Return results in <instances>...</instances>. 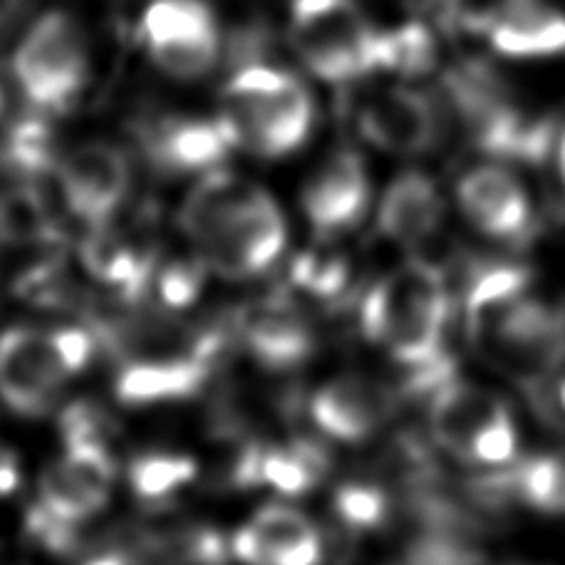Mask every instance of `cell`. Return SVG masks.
<instances>
[{
	"mask_svg": "<svg viewBox=\"0 0 565 565\" xmlns=\"http://www.w3.org/2000/svg\"><path fill=\"white\" fill-rule=\"evenodd\" d=\"M451 318L447 280L431 264L409 260L377 280L362 300L360 328L402 367H417L447 355L444 332Z\"/></svg>",
	"mask_w": 565,
	"mask_h": 565,
	"instance_id": "1",
	"label": "cell"
},
{
	"mask_svg": "<svg viewBox=\"0 0 565 565\" xmlns=\"http://www.w3.org/2000/svg\"><path fill=\"white\" fill-rule=\"evenodd\" d=\"M236 147L280 159L306 145L316 105L306 83L282 67L254 63L236 67L224 87V113Z\"/></svg>",
	"mask_w": 565,
	"mask_h": 565,
	"instance_id": "2",
	"label": "cell"
},
{
	"mask_svg": "<svg viewBox=\"0 0 565 565\" xmlns=\"http://www.w3.org/2000/svg\"><path fill=\"white\" fill-rule=\"evenodd\" d=\"M288 40L322 83H358L377 70V30L355 0H292Z\"/></svg>",
	"mask_w": 565,
	"mask_h": 565,
	"instance_id": "3",
	"label": "cell"
},
{
	"mask_svg": "<svg viewBox=\"0 0 565 565\" xmlns=\"http://www.w3.org/2000/svg\"><path fill=\"white\" fill-rule=\"evenodd\" d=\"M89 60L83 30L73 15L50 10L28 30L13 55V75L40 113H65L87 85Z\"/></svg>",
	"mask_w": 565,
	"mask_h": 565,
	"instance_id": "4",
	"label": "cell"
},
{
	"mask_svg": "<svg viewBox=\"0 0 565 565\" xmlns=\"http://www.w3.org/2000/svg\"><path fill=\"white\" fill-rule=\"evenodd\" d=\"M483 342L513 377L536 390L565 362V306L523 296Z\"/></svg>",
	"mask_w": 565,
	"mask_h": 565,
	"instance_id": "5",
	"label": "cell"
},
{
	"mask_svg": "<svg viewBox=\"0 0 565 565\" xmlns=\"http://www.w3.org/2000/svg\"><path fill=\"white\" fill-rule=\"evenodd\" d=\"M73 375L55 330L13 328L0 335V399L18 415H45Z\"/></svg>",
	"mask_w": 565,
	"mask_h": 565,
	"instance_id": "6",
	"label": "cell"
},
{
	"mask_svg": "<svg viewBox=\"0 0 565 565\" xmlns=\"http://www.w3.org/2000/svg\"><path fill=\"white\" fill-rule=\"evenodd\" d=\"M282 246H286V221L276 199L254 186L224 221V226L201 246V254L206 266L214 268L221 278L244 280L264 274L280 256Z\"/></svg>",
	"mask_w": 565,
	"mask_h": 565,
	"instance_id": "7",
	"label": "cell"
},
{
	"mask_svg": "<svg viewBox=\"0 0 565 565\" xmlns=\"http://www.w3.org/2000/svg\"><path fill=\"white\" fill-rule=\"evenodd\" d=\"M115 483L107 441H67L65 454L40 479V509L65 523H79L105 507Z\"/></svg>",
	"mask_w": 565,
	"mask_h": 565,
	"instance_id": "8",
	"label": "cell"
},
{
	"mask_svg": "<svg viewBox=\"0 0 565 565\" xmlns=\"http://www.w3.org/2000/svg\"><path fill=\"white\" fill-rule=\"evenodd\" d=\"M57 184L70 211L87 224H107L132 184V169L122 149L107 141H87L57 161Z\"/></svg>",
	"mask_w": 565,
	"mask_h": 565,
	"instance_id": "9",
	"label": "cell"
},
{
	"mask_svg": "<svg viewBox=\"0 0 565 565\" xmlns=\"http://www.w3.org/2000/svg\"><path fill=\"white\" fill-rule=\"evenodd\" d=\"M358 129L382 151L419 157L439 141L441 113L427 93L397 85L372 95L360 107Z\"/></svg>",
	"mask_w": 565,
	"mask_h": 565,
	"instance_id": "10",
	"label": "cell"
},
{
	"mask_svg": "<svg viewBox=\"0 0 565 565\" xmlns=\"http://www.w3.org/2000/svg\"><path fill=\"white\" fill-rule=\"evenodd\" d=\"M479 35L503 57H556L565 53V13L548 0H497L481 13Z\"/></svg>",
	"mask_w": 565,
	"mask_h": 565,
	"instance_id": "11",
	"label": "cell"
},
{
	"mask_svg": "<svg viewBox=\"0 0 565 565\" xmlns=\"http://www.w3.org/2000/svg\"><path fill=\"white\" fill-rule=\"evenodd\" d=\"M459 206L489 238L519 244L531 234V204L521 181L501 167H477L457 186Z\"/></svg>",
	"mask_w": 565,
	"mask_h": 565,
	"instance_id": "12",
	"label": "cell"
},
{
	"mask_svg": "<svg viewBox=\"0 0 565 565\" xmlns=\"http://www.w3.org/2000/svg\"><path fill=\"white\" fill-rule=\"evenodd\" d=\"M231 553L246 565H320L318 529L288 507H264L231 539Z\"/></svg>",
	"mask_w": 565,
	"mask_h": 565,
	"instance_id": "13",
	"label": "cell"
},
{
	"mask_svg": "<svg viewBox=\"0 0 565 565\" xmlns=\"http://www.w3.org/2000/svg\"><path fill=\"white\" fill-rule=\"evenodd\" d=\"M370 204L367 167L358 151L340 149L302 191V209L312 228L335 236L360 224Z\"/></svg>",
	"mask_w": 565,
	"mask_h": 565,
	"instance_id": "14",
	"label": "cell"
},
{
	"mask_svg": "<svg viewBox=\"0 0 565 565\" xmlns=\"http://www.w3.org/2000/svg\"><path fill=\"white\" fill-rule=\"evenodd\" d=\"M236 326L254 360L270 370L296 367L316 350L308 318L296 302L282 296L250 302L241 310Z\"/></svg>",
	"mask_w": 565,
	"mask_h": 565,
	"instance_id": "15",
	"label": "cell"
},
{
	"mask_svg": "<svg viewBox=\"0 0 565 565\" xmlns=\"http://www.w3.org/2000/svg\"><path fill=\"white\" fill-rule=\"evenodd\" d=\"M141 145L151 164L171 174L216 169L236 147L224 117H167L151 125Z\"/></svg>",
	"mask_w": 565,
	"mask_h": 565,
	"instance_id": "16",
	"label": "cell"
},
{
	"mask_svg": "<svg viewBox=\"0 0 565 565\" xmlns=\"http://www.w3.org/2000/svg\"><path fill=\"white\" fill-rule=\"evenodd\" d=\"M392 409V395L377 382L345 375L328 382L312 397V419L332 439L365 441Z\"/></svg>",
	"mask_w": 565,
	"mask_h": 565,
	"instance_id": "17",
	"label": "cell"
},
{
	"mask_svg": "<svg viewBox=\"0 0 565 565\" xmlns=\"http://www.w3.org/2000/svg\"><path fill=\"white\" fill-rule=\"evenodd\" d=\"M509 417L507 402L461 380L444 385L429 405L431 437L461 461H467L469 449L483 431Z\"/></svg>",
	"mask_w": 565,
	"mask_h": 565,
	"instance_id": "18",
	"label": "cell"
},
{
	"mask_svg": "<svg viewBox=\"0 0 565 565\" xmlns=\"http://www.w3.org/2000/svg\"><path fill=\"white\" fill-rule=\"evenodd\" d=\"M444 199L434 181L422 171H405L385 191L377 214L382 234L397 244H419L439 228Z\"/></svg>",
	"mask_w": 565,
	"mask_h": 565,
	"instance_id": "19",
	"label": "cell"
},
{
	"mask_svg": "<svg viewBox=\"0 0 565 565\" xmlns=\"http://www.w3.org/2000/svg\"><path fill=\"white\" fill-rule=\"evenodd\" d=\"M79 260L97 282L115 288L125 298L145 296L151 278V256L122 231L97 224L79 246Z\"/></svg>",
	"mask_w": 565,
	"mask_h": 565,
	"instance_id": "20",
	"label": "cell"
},
{
	"mask_svg": "<svg viewBox=\"0 0 565 565\" xmlns=\"http://www.w3.org/2000/svg\"><path fill=\"white\" fill-rule=\"evenodd\" d=\"M216 362L171 360V362H125L117 375V397L125 405H157L194 397L206 385Z\"/></svg>",
	"mask_w": 565,
	"mask_h": 565,
	"instance_id": "21",
	"label": "cell"
},
{
	"mask_svg": "<svg viewBox=\"0 0 565 565\" xmlns=\"http://www.w3.org/2000/svg\"><path fill=\"white\" fill-rule=\"evenodd\" d=\"M531 278L533 274L529 266L507 264V260L471 268L469 282L463 288V312H467L471 340L483 342L503 312L526 296Z\"/></svg>",
	"mask_w": 565,
	"mask_h": 565,
	"instance_id": "22",
	"label": "cell"
},
{
	"mask_svg": "<svg viewBox=\"0 0 565 565\" xmlns=\"http://www.w3.org/2000/svg\"><path fill=\"white\" fill-rule=\"evenodd\" d=\"M254 184L231 171L214 169L189 191L179 211V226L201 248L241 206Z\"/></svg>",
	"mask_w": 565,
	"mask_h": 565,
	"instance_id": "23",
	"label": "cell"
},
{
	"mask_svg": "<svg viewBox=\"0 0 565 565\" xmlns=\"http://www.w3.org/2000/svg\"><path fill=\"white\" fill-rule=\"evenodd\" d=\"M330 469V454L312 439H296L288 447L260 451L258 481L282 497H302L316 489Z\"/></svg>",
	"mask_w": 565,
	"mask_h": 565,
	"instance_id": "24",
	"label": "cell"
},
{
	"mask_svg": "<svg viewBox=\"0 0 565 565\" xmlns=\"http://www.w3.org/2000/svg\"><path fill=\"white\" fill-rule=\"evenodd\" d=\"M0 241L13 246L55 244L57 224L35 181H13L0 189Z\"/></svg>",
	"mask_w": 565,
	"mask_h": 565,
	"instance_id": "25",
	"label": "cell"
},
{
	"mask_svg": "<svg viewBox=\"0 0 565 565\" xmlns=\"http://www.w3.org/2000/svg\"><path fill=\"white\" fill-rule=\"evenodd\" d=\"M439 45L431 28L412 18L385 33H377L375 65L399 77H424L437 67Z\"/></svg>",
	"mask_w": 565,
	"mask_h": 565,
	"instance_id": "26",
	"label": "cell"
},
{
	"mask_svg": "<svg viewBox=\"0 0 565 565\" xmlns=\"http://www.w3.org/2000/svg\"><path fill=\"white\" fill-rule=\"evenodd\" d=\"M216 30L214 10L204 0H151L139 18V38L147 47Z\"/></svg>",
	"mask_w": 565,
	"mask_h": 565,
	"instance_id": "27",
	"label": "cell"
},
{
	"mask_svg": "<svg viewBox=\"0 0 565 565\" xmlns=\"http://www.w3.org/2000/svg\"><path fill=\"white\" fill-rule=\"evenodd\" d=\"M199 477V463L184 454L149 451L129 467V487L145 501L171 499Z\"/></svg>",
	"mask_w": 565,
	"mask_h": 565,
	"instance_id": "28",
	"label": "cell"
},
{
	"mask_svg": "<svg viewBox=\"0 0 565 565\" xmlns=\"http://www.w3.org/2000/svg\"><path fill=\"white\" fill-rule=\"evenodd\" d=\"M149 57L161 73L174 79H199L216 67L221 55V35L204 33L169 43L149 45Z\"/></svg>",
	"mask_w": 565,
	"mask_h": 565,
	"instance_id": "29",
	"label": "cell"
},
{
	"mask_svg": "<svg viewBox=\"0 0 565 565\" xmlns=\"http://www.w3.org/2000/svg\"><path fill=\"white\" fill-rule=\"evenodd\" d=\"M519 501L546 513H565V459L533 457L516 463Z\"/></svg>",
	"mask_w": 565,
	"mask_h": 565,
	"instance_id": "30",
	"label": "cell"
},
{
	"mask_svg": "<svg viewBox=\"0 0 565 565\" xmlns=\"http://www.w3.org/2000/svg\"><path fill=\"white\" fill-rule=\"evenodd\" d=\"M483 553L461 531L427 526L405 551V565H483Z\"/></svg>",
	"mask_w": 565,
	"mask_h": 565,
	"instance_id": "31",
	"label": "cell"
},
{
	"mask_svg": "<svg viewBox=\"0 0 565 565\" xmlns=\"http://www.w3.org/2000/svg\"><path fill=\"white\" fill-rule=\"evenodd\" d=\"M338 519L355 531L380 529L390 516V499L377 483L348 481L335 491L332 499Z\"/></svg>",
	"mask_w": 565,
	"mask_h": 565,
	"instance_id": "32",
	"label": "cell"
},
{
	"mask_svg": "<svg viewBox=\"0 0 565 565\" xmlns=\"http://www.w3.org/2000/svg\"><path fill=\"white\" fill-rule=\"evenodd\" d=\"M290 280L298 288L310 292L318 300H338L342 290L348 288L350 280V266L345 258L340 256H320V254H306L300 256L290 270Z\"/></svg>",
	"mask_w": 565,
	"mask_h": 565,
	"instance_id": "33",
	"label": "cell"
},
{
	"mask_svg": "<svg viewBox=\"0 0 565 565\" xmlns=\"http://www.w3.org/2000/svg\"><path fill=\"white\" fill-rule=\"evenodd\" d=\"M206 278V260H179L159 274V298L171 310H181L199 298Z\"/></svg>",
	"mask_w": 565,
	"mask_h": 565,
	"instance_id": "34",
	"label": "cell"
},
{
	"mask_svg": "<svg viewBox=\"0 0 565 565\" xmlns=\"http://www.w3.org/2000/svg\"><path fill=\"white\" fill-rule=\"evenodd\" d=\"M516 447H519V434H516L513 417L501 419L473 441L467 461L487 463V467H507V463L516 459Z\"/></svg>",
	"mask_w": 565,
	"mask_h": 565,
	"instance_id": "35",
	"label": "cell"
},
{
	"mask_svg": "<svg viewBox=\"0 0 565 565\" xmlns=\"http://www.w3.org/2000/svg\"><path fill=\"white\" fill-rule=\"evenodd\" d=\"M18 467L13 457H0V497L18 489Z\"/></svg>",
	"mask_w": 565,
	"mask_h": 565,
	"instance_id": "36",
	"label": "cell"
},
{
	"mask_svg": "<svg viewBox=\"0 0 565 565\" xmlns=\"http://www.w3.org/2000/svg\"><path fill=\"white\" fill-rule=\"evenodd\" d=\"M20 3H23V0H0V28H3L8 20L15 15Z\"/></svg>",
	"mask_w": 565,
	"mask_h": 565,
	"instance_id": "37",
	"label": "cell"
},
{
	"mask_svg": "<svg viewBox=\"0 0 565 565\" xmlns=\"http://www.w3.org/2000/svg\"><path fill=\"white\" fill-rule=\"evenodd\" d=\"M558 164H561V177L565 181V137L561 139V149H558Z\"/></svg>",
	"mask_w": 565,
	"mask_h": 565,
	"instance_id": "38",
	"label": "cell"
},
{
	"mask_svg": "<svg viewBox=\"0 0 565 565\" xmlns=\"http://www.w3.org/2000/svg\"><path fill=\"white\" fill-rule=\"evenodd\" d=\"M558 402H561V407L565 409V380L561 382V387H558Z\"/></svg>",
	"mask_w": 565,
	"mask_h": 565,
	"instance_id": "39",
	"label": "cell"
},
{
	"mask_svg": "<svg viewBox=\"0 0 565 565\" xmlns=\"http://www.w3.org/2000/svg\"><path fill=\"white\" fill-rule=\"evenodd\" d=\"M0 109H3V93H0Z\"/></svg>",
	"mask_w": 565,
	"mask_h": 565,
	"instance_id": "40",
	"label": "cell"
}]
</instances>
